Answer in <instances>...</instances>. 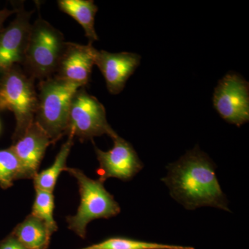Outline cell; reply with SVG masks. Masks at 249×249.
<instances>
[{"mask_svg":"<svg viewBox=\"0 0 249 249\" xmlns=\"http://www.w3.org/2000/svg\"><path fill=\"white\" fill-rule=\"evenodd\" d=\"M163 182L170 196L187 210L213 207L230 212L215 173V165L199 147L167 166Z\"/></svg>","mask_w":249,"mask_h":249,"instance_id":"cell-1","label":"cell"},{"mask_svg":"<svg viewBox=\"0 0 249 249\" xmlns=\"http://www.w3.org/2000/svg\"><path fill=\"white\" fill-rule=\"evenodd\" d=\"M81 88L55 76L39 83L35 121L53 143L67 134L72 99Z\"/></svg>","mask_w":249,"mask_h":249,"instance_id":"cell-2","label":"cell"},{"mask_svg":"<svg viewBox=\"0 0 249 249\" xmlns=\"http://www.w3.org/2000/svg\"><path fill=\"white\" fill-rule=\"evenodd\" d=\"M65 171L76 178L80 195V204L76 214L67 217L68 228L84 239L89 222L115 217L120 213L121 207L99 180L88 178L77 168L67 167Z\"/></svg>","mask_w":249,"mask_h":249,"instance_id":"cell-3","label":"cell"},{"mask_svg":"<svg viewBox=\"0 0 249 249\" xmlns=\"http://www.w3.org/2000/svg\"><path fill=\"white\" fill-rule=\"evenodd\" d=\"M33 79L15 66L2 73L0 80V111H11L16 118L14 142L35 121L37 93Z\"/></svg>","mask_w":249,"mask_h":249,"instance_id":"cell-4","label":"cell"},{"mask_svg":"<svg viewBox=\"0 0 249 249\" xmlns=\"http://www.w3.org/2000/svg\"><path fill=\"white\" fill-rule=\"evenodd\" d=\"M65 42L62 33L47 21L31 24L24 62L31 78L43 80L55 74Z\"/></svg>","mask_w":249,"mask_h":249,"instance_id":"cell-5","label":"cell"},{"mask_svg":"<svg viewBox=\"0 0 249 249\" xmlns=\"http://www.w3.org/2000/svg\"><path fill=\"white\" fill-rule=\"evenodd\" d=\"M81 141L107 134L112 138L116 132L108 124L102 103L89 94L85 88H80L72 99L69 113L67 134Z\"/></svg>","mask_w":249,"mask_h":249,"instance_id":"cell-6","label":"cell"},{"mask_svg":"<svg viewBox=\"0 0 249 249\" xmlns=\"http://www.w3.org/2000/svg\"><path fill=\"white\" fill-rule=\"evenodd\" d=\"M213 105L224 121L240 127L249 121V84L238 73L229 72L214 89Z\"/></svg>","mask_w":249,"mask_h":249,"instance_id":"cell-7","label":"cell"},{"mask_svg":"<svg viewBox=\"0 0 249 249\" xmlns=\"http://www.w3.org/2000/svg\"><path fill=\"white\" fill-rule=\"evenodd\" d=\"M114 145L107 152L100 150L94 145L99 167L97 174L101 182L109 178H117L127 181L132 179L143 168L133 146L120 136L112 137Z\"/></svg>","mask_w":249,"mask_h":249,"instance_id":"cell-8","label":"cell"},{"mask_svg":"<svg viewBox=\"0 0 249 249\" xmlns=\"http://www.w3.org/2000/svg\"><path fill=\"white\" fill-rule=\"evenodd\" d=\"M32 12L18 9L14 20L0 33V73L24 63Z\"/></svg>","mask_w":249,"mask_h":249,"instance_id":"cell-9","label":"cell"},{"mask_svg":"<svg viewBox=\"0 0 249 249\" xmlns=\"http://www.w3.org/2000/svg\"><path fill=\"white\" fill-rule=\"evenodd\" d=\"M97 49L92 44L80 45L65 42L55 76L85 88L89 83Z\"/></svg>","mask_w":249,"mask_h":249,"instance_id":"cell-10","label":"cell"},{"mask_svg":"<svg viewBox=\"0 0 249 249\" xmlns=\"http://www.w3.org/2000/svg\"><path fill=\"white\" fill-rule=\"evenodd\" d=\"M53 142L44 129L34 121L25 133L10 148L19 160L22 168V179L34 178L49 145Z\"/></svg>","mask_w":249,"mask_h":249,"instance_id":"cell-11","label":"cell"},{"mask_svg":"<svg viewBox=\"0 0 249 249\" xmlns=\"http://www.w3.org/2000/svg\"><path fill=\"white\" fill-rule=\"evenodd\" d=\"M141 58L139 54L129 52L97 50L95 65L102 73L109 93L118 94L124 90L127 80L140 65Z\"/></svg>","mask_w":249,"mask_h":249,"instance_id":"cell-12","label":"cell"},{"mask_svg":"<svg viewBox=\"0 0 249 249\" xmlns=\"http://www.w3.org/2000/svg\"><path fill=\"white\" fill-rule=\"evenodd\" d=\"M11 234L27 249H47L53 232L42 220L30 214Z\"/></svg>","mask_w":249,"mask_h":249,"instance_id":"cell-13","label":"cell"},{"mask_svg":"<svg viewBox=\"0 0 249 249\" xmlns=\"http://www.w3.org/2000/svg\"><path fill=\"white\" fill-rule=\"evenodd\" d=\"M59 9L75 19L83 27L89 43L98 40L94 27L98 6L92 0H59Z\"/></svg>","mask_w":249,"mask_h":249,"instance_id":"cell-14","label":"cell"},{"mask_svg":"<svg viewBox=\"0 0 249 249\" xmlns=\"http://www.w3.org/2000/svg\"><path fill=\"white\" fill-rule=\"evenodd\" d=\"M68 139L62 145L60 151L55 157L53 164L47 169L37 173L34 177V187L35 189L42 190L53 193L59 176L62 172L65 171L67 167V160L71 152L73 145L74 137L71 134H67Z\"/></svg>","mask_w":249,"mask_h":249,"instance_id":"cell-15","label":"cell"},{"mask_svg":"<svg viewBox=\"0 0 249 249\" xmlns=\"http://www.w3.org/2000/svg\"><path fill=\"white\" fill-rule=\"evenodd\" d=\"M80 249H195L192 247L165 245L156 242H145L127 238L109 237L106 240Z\"/></svg>","mask_w":249,"mask_h":249,"instance_id":"cell-16","label":"cell"},{"mask_svg":"<svg viewBox=\"0 0 249 249\" xmlns=\"http://www.w3.org/2000/svg\"><path fill=\"white\" fill-rule=\"evenodd\" d=\"M19 179H22V168L17 157L10 147L0 150V187L8 189Z\"/></svg>","mask_w":249,"mask_h":249,"instance_id":"cell-17","label":"cell"},{"mask_svg":"<svg viewBox=\"0 0 249 249\" xmlns=\"http://www.w3.org/2000/svg\"><path fill=\"white\" fill-rule=\"evenodd\" d=\"M54 196L53 193L36 189V197L31 214L45 223L52 232L58 231V225L54 220Z\"/></svg>","mask_w":249,"mask_h":249,"instance_id":"cell-18","label":"cell"},{"mask_svg":"<svg viewBox=\"0 0 249 249\" xmlns=\"http://www.w3.org/2000/svg\"><path fill=\"white\" fill-rule=\"evenodd\" d=\"M0 249H27L11 233L4 240L0 241Z\"/></svg>","mask_w":249,"mask_h":249,"instance_id":"cell-19","label":"cell"},{"mask_svg":"<svg viewBox=\"0 0 249 249\" xmlns=\"http://www.w3.org/2000/svg\"><path fill=\"white\" fill-rule=\"evenodd\" d=\"M18 9L10 10L8 9H0V33L4 29V23L7 18H9L11 15L16 14Z\"/></svg>","mask_w":249,"mask_h":249,"instance_id":"cell-20","label":"cell"},{"mask_svg":"<svg viewBox=\"0 0 249 249\" xmlns=\"http://www.w3.org/2000/svg\"><path fill=\"white\" fill-rule=\"evenodd\" d=\"M0 130H1V124H0Z\"/></svg>","mask_w":249,"mask_h":249,"instance_id":"cell-21","label":"cell"}]
</instances>
